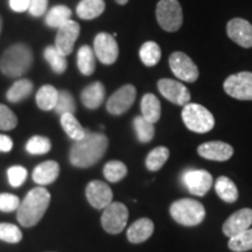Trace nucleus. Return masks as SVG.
Returning a JSON list of instances; mask_svg holds the SVG:
<instances>
[{"mask_svg": "<svg viewBox=\"0 0 252 252\" xmlns=\"http://www.w3.org/2000/svg\"><path fill=\"white\" fill-rule=\"evenodd\" d=\"M0 33H1V17H0Z\"/></svg>", "mask_w": 252, "mask_h": 252, "instance_id": "46", "label": "nucleus"}, {"mask_svg": "<svg viewBox=\"0 0 252 252\" xmlns=\"http://www.w3.org/2000/svg\"><path fill=\"white\" fill-rule=\"evenodd\" d=\"M33 82L31 80H19L7 90L6 98L12 103H18L21 100L27 98L33 91Z\"/></svg>", "mask_w": 252, "mask_h": 252, "instance_id": "28", "label": "nucleus"}, {"mask_svg": "<svg viewBox=\"0 0 252 252\" xmlns=\"http://www.w3.org/2000/svg\"><path fill=\"white\" fill-rule=\"evenodd\" d=\"M197 153L204 159L214 160V161H226L234 156V149L231 145L224 141H208L198 146Z\"/></svg>", "mask_w": 252, "mask_h": 252, "instance_id": "18", "label": "nucleus"}, {"mask_svg": "<svg viewBox=\"0 0 252 252\" xmlns=\"http://www.w3.org/2000/svg\"><path fill=\"white\" fill-rule=\"evenodd\" d=\"M94 52L103 64H113L119 55V47L115 36L109 33L97 34L94 40Z\"/></svg>", "mask_w": 252, "mask_h": 252, "instance_id": "10", "label": "nucleus"}, {"mask_svg": "<svg viewBox=\"0 0 252 252\" xmlns=\"http://www.w3.org/2000/svg\"><path fill=\"white\" fill-rule=\"evenodd\" d=\"M45 59L56 74H63L67 70L68 62L65 56L59 52L55 46H49L45 49Z\"/></svg>", "mask_w": 252, "mask_h": 252, "instance_id": "31", "label": "nucleus"}, {"mask_svg": "<svg viewBox=\"0 0 252 252\" xmlns=\"http://www.w3.org/2000/svg\"><path fill=\"white\" fill-rule=\"evenodd\" d=\"M169 213L174 220L185 226L200 224L206 217L203 204L193 198H181L173 202Z\"/></svg>", "mask_w": 252, "mask_h": 252, "instance_id": "4", "label": "nucleus"}, {"mask_svg": "<svg viewBox=\"0 0 252 252\" xmlns=\"http://www.w3.org/2000/svg\"><path fill=\"white\" fill-rule=\"evenodd\" d=\"M139 58L146 67H154L161 59V49L154 41L145 42L139 50Z\"/></svg>", "mask_w": 252, "mask_h": 252, "instance_id": "29", "label": "nucleus"}, {"mask_svg": "<svg viewBox=\"0 0 252 252\" xmlns=\"http://www.w3.org/2000/svg\"><path fill=\"white\" fill-rule=\"evenodd\" d=\"M86 195L89 203L96 209H105L112 203L113 193L105 182L94 180L88 184Z\"/></svg>", "mask_w": 252, "mask_h": 252, "instance_id": "16", "label": "nucleus"}, {"mask_svg": "<svg viewBox=\"0 0 252 252\" xmlns=\"http://www.w3.org/2000/svg\"><path fill=\"white\" fill-rule=\"evenodd\" d=\"M71 9L64 5L54 6L46 15V24L49 27L60 28L71 20Z\"/></svg>", "mask_w": 252, "mask_h": 252, "instance_id": "27", "label": "nucleus"}, {"mask_svg": "<svg viewBox=\"0 0 252 252\" xmlns=\"http://www.w3.org/2000/svg\"><path fill=\"white\" fill-rule=\"evenodd\" d=\"M20 200L13 194H0V210L4 213H11L18 210L20 206Z\"/></svg>", "mask_w": 252, "mask_h": 252, "instance_id": "41", "label": "nucleus"}, {"mask_svg": "<svg viewBox=\"0 0 252 252\" xmlns=\"http://www.w3.org/2000/svg\"><path fill=\"white\" fill-rule=\"evenodd\" d=\"M169 158V150L165 146H159L153 149L146 158V167L151 172L159 171L165 165Z\"/></svg>", "mask_w": 252, "mask_h": 252, "instance_id": "32", "label": "nucleus"}, {"mask_svg": "<svg viewBox=\"0 0 252 252\" xmlns=\"http://www.w3.org/2000/svg\"><path fill=\"white\" fill-rule=\"evenodd\" d=\"M228 36L243 48L252 47V25L242 18H234L226 25Z\"/></svg>", "mask_w": 252, "mask_h": 252, "instance_id": "15", "label": "nucleus"}, {"mask_svg": "<svg viewBox=\"0 0 252 252\" xmlns=\"http://www.w3.org/2000/svg\"><path fill=\"white\" fill-rule=\"evenodd\" d=\"M18 125V117L4 104H0V130H13Z\"/></svg>", "mask_w": 252, "mask_h": 252, "instance_id": "39", "label": "nucleus"}, {"mask_svg": "<svg viewBox=\"0 0 252 252\" xmlns=\"http://www.w3.org/2000/svg\"><path fill=\"white\" fill-rule=\"evenodd\" d=\"M223 88L232 98L252 100V72L242 71L231 75L224 81Z\"/></svg>", "mask_w": 252, "mask_h": 252, "instance_id": "8", "label": "nucleus"}, {"mask_svg": "<svg viewBox=\"0 0 252 252\" xmlns=\"http://www.w3.org/2000/svg\"><path fill=\"white\" fill-rule=\"evenodd\" d=\"M55 111L59 115H64V113H74L76 110V104H75L74 97L67 90L59 91L58 102L55 105Z\"/></svg>", "mask_w": 252, "mask_h": 252, "instance_id": "37", "label": "nucleus"}, {"mask_svg": "<svg viewBox=\"0 0 252 252\" xmlns=\"http://www.w3.org/2000/svg\"><path fill=\"white\" fill-rule=\"evenodd\" d=\"M215 190L219 196L226 203H234L238 198V189L226 176H220L215 182Z\"/></svg>", "mask_w": 252, "mask_h": 252, "instance_id": "25", "label": "nucleus"}, {"mask_svg": "<svg viewBox=\"0 0 252 252\" xmlns=\"http://www.w3.org/2000/svg\"><path fill=\"white\" fill-rule=\"evenodd\" d=\"M169 67L180 81L194 83L198 78V69L193 60L182 52H174L169 56Z\"/></svg>", "mask_w": 252, "mask_h": 252, "instance_id": "9", "label": "nucleus"}, {"mask_svg": "<svg viewBox=\"0 0 252 252\" xmlns=\"http://www.w3.org/2000/svg\"><path fill=\"white\" fill-rule=\"evenodd\" d=\"M141 116L152 124L159 122L161 117V104L156 94H144L141 98Z\"/></svg>", "mask_w": 252, "mask_h": 252, "instance_id": "22", "label": "nucleus"}, {"mask_svg": "<svg viewBox=\"0 0 252 252\" xmlns=\"http://www.w3.org/2000/svg\"><path fill=\"white\" fill-rule=\"evenodd\" d=\"M83 105L90 110L98 109L105 99V88L100 82H94L86 87L81 94Z\"/></svg>", "mask_w": 252, "mask_h": 252, "instance_id": "19", "label": "nucleus"}, {"mask_svg": "<svg viewBox=\"0 0 252 252\" xmlns=\"http://www.w3.org/2000/svg\"><path fill=\"white\" fill-rule=\"evenodd\" d=\"M61 125L69 137L72 140H81L86 135V130L82 127L80 122L77 121L74 113H64L61 116Z\"/></svg>", "mask_w": 252, "mask_h": 252, "instance_id": "30", "label": "nucleus"}, {"mask_svg": "<svg viewBox=\"0 0 252 252\" xmlns=\"http://www.w3.org/2000/svg\"><path fill=\"white\" fill-rule=\"evenodd\" d=\"M137 90L132 84H126L116 91L106 102V110L115 116L123 115L133 105Z\"/></svg>", "mask_w": 252, "mask_h": 252, "instance_id": "11", "label": "nucleus"}, {"mask_svg": "<svg viewBox=\"0 0 252 252\" xmlns=\"http://www.w3.org/2000/svg\"><path fill=\"white\" fill-rule=\"evenodd\" d=\"M23 239V232L15 224L0 223V241L6 243H19Z\"/></svg>", "mask_w": 252, "mask_h": 252, "instance_id": "38", "label": "nucleus"}, {"mask_svg": "<svg viewBox=\"0 0 252 252\" xmlns=\"http://www.w3.org/2000/svg\"><path fill=\"white\" fill-rule=\"evenodd\" d=\"M228 247L234 252H244L252 250V229H248L238 235L230 237Z\"/></svg>", "mask_w": 252, "mask_h": 252, "instance_id": "35", "label": "nucleus"}, {"mask_svg": "<svg viewBox=\"0 0 252 252\" xmlns=\"http://www.w3.org/2000/svg\"><path fill=\"white\" fill-rule=\"evenodd\" d=\"M252 224V209L250 208H243L230 215L222 226L223 234L226 237H234L239 232L250 229Z\"/></svg>", "mask_w": 252, "mask_h": 252, "instance_id": "17", "label": "nucleus"}, {"mask_svg": "<svg viewBox=\"0 0 252 252\" xmlns=\"http://www.w3.org/2000/svg\"><path fill=\"white\" fill-rule=\"evenodd\" d=\"M103 174L110 182H118L123 180L127 174V167L119 160H111L106 162L103 168Z\"/></svg>", "mask_w": 252, "mask_h": 252, "instance_id": "34", "label": "nucleus"}, {"mask_svg": "<svg viewBox=\"0 0 252 252\" xmlns=\"http://www.w3.org/2000/svg\"><path fill=\"white\" fill-rule=\"evenodd\" d=\"M7 176L12 187H20L27 179V169L23 166H12L8 168Z\"/></svg>", "mask_w": 252, "mask_h": 252, "instance_id": "40", "label": "nucleus"}, {"mask_svg": "<svg viewBox=\"0 0 252 252\" xmlns=\"http://www.w3.org/2000/svg\"><path fill=\"white\" fill-rule=\"evenodd\" d=\"M181 116L188 130L196 133H207L215 126L213 113L200 104L188 103L184 106Z\"/></svg>", "mask_w": 252, "mask_h": 252, "instance_id": "5", "label": "nucleus"}, {"mask_svg": "<svg viewBox=\"0 0 252 252\" xmlns=\"http://www.w3.org/2000/svg\"><path fill=\"white\" fill-rule=\"evenodd\" d=\"M80 25L74 20H69L67 24L59 28L58 35L55 39V47L61 54L64 56L71 54L75 42L80 36Z\"/></svg>", "mask_w": 252, "mask_h": 252, "instance_id": "13", "label": "nucleus"}, {"mask_svg": "<svg viewBox=\"0 0 252 252\" xmlns=\"http://www.w3.org/2000/svg\"><path fill=\"white\" fill-rule=\"evenodd\" d=\"M31 0H9V6L14 12H25L28 9Z\"/></svg>", "mask_w": 252, "mask_h": 252, "instance_id": "43", "label": "nucleus"}, {"mask_svg": "<svg viewBox=\"0 0 252 252\" xmlns=\"http://www.w3.org/2000/svg\"><path fill=\"white\" fill-rule=\"evenodd\" d=\"M128 210L125 204L121 202H112L104 209L102 219L103 229L112 235L121 234L127 224Z\"/></svg>", "mask_w": 252, "mask_h": 252, "instance_id": "7", "label": "nucleus"}, {"mask_svg": "<svg viewBox=\"0 0 252 252\" xmlns=\"http://www.w3.org/2000/svg\"><path fill=\"white\" fill-rule=\"evenodd\" d=\"M50 149H52V143L48 138L42 137V135H34L26 144L27 152L34 154V156L48 153Z\"/></svg>", "mask_w": 252, "mask_h": 252, "instance_id": "36", "label": "nucleus"}, {"mask_svg": "<svg viewBox=\"0 0 252 252\" xmlns=\"http://www.w3.org/2000/svg\"><path fill=\"white\" fill-rule=\"evenodd\" d=\"M105 9L104 0H81L76 7V13L84 20H93L98 18Z\"/></svg>", "mask_w": 252, "mask_h": 252, "instance_id": "23", "label": "nucleus"}, {"mask_svg": "<svg viewBox=\"0 0 252 252\" xmlns=\"http://www.w3.org/2000/svg\"><path fill=\"white\" fill-rule=\"evenodd\" d=\"M33 63V52L25 43H15L4 52L0 69L8 77H19L30 70Z\"/></svg>", "mask_w": 252, "mask_h": 252, "instance_id": "3", "label": "nucleus"}, {"mask_svg": "<svg viewBox=\"0 0 252 252\" xmlns=\"http://www.w3.org/2000/svg\"><path fill=\"white\" fill-rule=\"evenodd\" d=\"M60 174V165L56 161L48 160L37 165L33 171V180L40 186L53 184Z\"/></svg>", "mask_w": 252, "mask_h": 252, "instance_id": "21", "label": "nucleus"}, {"mask_svg": "<svg viewBox=\"0 0 252 252\" xmlns=\"http://www.w3.org/2000/svg\"><path fill=\"white\" fill-rule=\"evenodd\" d=\"M157 21L166 32L179 31L184 23V14L178 0H160L157 5Z\"/></svg>", "mask_w": 252, "mask_h": 252, "instance_id": "6", "label": "nucleus"}, {"mask_svg": "<svg viewBox=\"0 0 252 252\" xmlns=\"http://www.w3.org/2000/svg\"><path fill=\"white\" fill-rule=\"evenodd\" d=\"M158 89L160 94L176 105L185 106L190 102V93L185 84L171 78H161L158 82Z\"/></svg>", "mask_w": 252, "mask_h": 252, "instance_id": "12", "label": "nucleus"}, {"mask_svg": "<svg viewBox=\"0 0 252 252\" xmlns=\"http://www.w3.org/2000/svg\"><path fill=\"white\" fill-rule=\"evenodd\" d=\"M59 97V91L56 90L55 87L47 86L41 87L39 91L36 94V104L37 106L43 111H50V110H54L56 102H58Z\"/></svg>", "mask_w": 252, "mask_h": 252, "instance_id": "26", "label": "nucleus"}, {"mask_svg": "<svg viewBox=\"0 0 252 252\" xmlns=\"http://www.w3.org/2000/svg\"><path fill=\"white\" fill-rule=\"evenodd\" d=\"M133 126L135 133H137L138 140H139L140 143H150V141L154 138V134H156L154 124L150 123L149 121H146L143 116H138V117L134 118Z\"/></svg>", "mask_w": 252, "mask_h": 252, "instance_id": "33", "label": "nucleus"}, {"mask_svg": "<svg viewBox=\"0 0 252 252\" xmlns=\"http://www.w3.org/2000/svg\"><path fill=\"white\" fill-rule=\"evenodd\" d=\"M108 146L109 140L105 134L86 130V135L71 146L69 160L75 167L88 168L102 159Z\"/></svg>", "mask_w": 252, "mask_h": 252, "instance_id": "1", "label": "nucleus"}, {"mask_svg": "<svg viewBox=\"0 0 252 252\" xmlns=\"http://www.w3.org/2000/svg\"><path fill=\"white\" fill-rule=\"evenodd\" d=\"M154 231V224L150 219H140L132 223L127 230V239L133 244H139L147 241Z\"/></svg>", "mask_w": 252, "mask_h": 252, "instance_id": "20", "label": "nucleus"}, {"mask_svg": "<svg viewBox=\"0 0 252 252\" xmlns=\"http://www.w3.org/2000/svg\"><path fill=\"white\" fill-rule=\"evenodd\" d=\"M13 147V141L8 135L0 134V152H11Z\"/></svg>", "mask_w": 252, "mask_h": 252, "instance_id": "44", "label": "nucleus"}, {"mask_svg": "<svg viewBox=\"0 0 252 252\" xmlns=\"http://www.w3.org/2000/svg\"><path fill=\"white\" fill-rule=\"evenodd\" d=\"M48 7V0H31L28 6V12L33 17H42Z\"/></svg>", "mask_w": 252, "mask_h": 252, "instance_id": "42", "label": "nucleus"}, {"mask_svg": "<svg viewBox=\"0 0 252 252\" xmlns=\"http://www.w3.org/2000/svg\"><path fill=\"white\" fill-rule=\"evenodd\" d=\"M77 67L86 76L94 74L96 69V55L90 46L83 45L77 53Z\"/></svg>", "mask_w": 252, "mask_h": 252, "instance_id": "24", "label": "nucleus"}, {"mask_svg": "<svg viewBox=\"0 0 252 252\" xmlns=\"http://www.w3.org/2000/svg\"><path fill=\"white\" fill-rule=\"evenodd\" d=\"M50 203V194L45 187L33 188L25 196L17 210V219L23 226L31 228L40 222Z\"/></svg>", "mask_w": 252, "mask_h": 252, "instance_id": "2", "label": "nucleus"}, {"mask_svg": "<svg viewBox=\"0 0 252 252\" xmlns=\"http://www.w3.org/2000/svg\"><path fill=\"white\" fill-rule=\"evenodd\" d=\"M185 185L188 191L196 196H203L213 187L214 180L209 172L204 169H191L184 175Z\"/></svg>", "mask_w": 252, "mask_h": 252, "instance_id": "14", "label": "nucleus"}, {"mask_svg": "<svg viewBox=\"0 0 252 252\" xmlns=\"http://www.w3.org/2000/svg\"><path fill=\"white\" fill-rule=\"evenodd\" d=\"M127 1H128V0H116V2H117V4H119V5L127 4Z\"/></svg>", "mask_w": 252, "mask_h": 252, "instance_id": "45", "label": "nucleus"}]
</instances>
